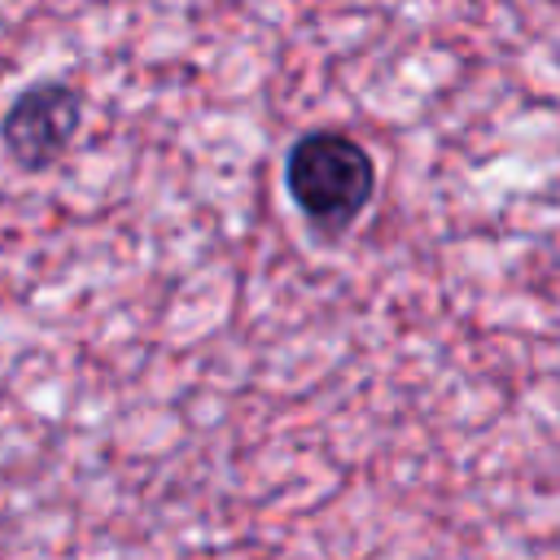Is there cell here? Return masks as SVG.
I'll list each match as a JSON object with an SVG mask.
<instances>
[{
  "label": "cell",
  "instance_id": "cell-2",
  "mask_svg": "<svg viewBox=\"0 0 560 560\" xmlns=\"http://www.w3.org/2000/svg\"><path fill=\"white\" fill-rule=\"evenodd\" d=\"M79 114L83 101L70 83H35L26 92L13 96V105L0 118V140L4 153L22 166V171H48L66 158L74 131H79Z\"/></svg>",
  "mask_w": 560,
  "mask_h": 560
},
{
  "label": "cell",
  "instance_id": "cell-1",
  "mask_svg": "<svg viewBox=\"0 0 560 560\" xmlns=\"http://www.w3.org/2000/svg\"><path fill=\"white\" fill-rule=\"evenodd\" d=\"M284 188L302 219L324 236L337 241L354 228L376 192V162L372 153L346 131H306L293 140L284 158Z\"/></svg>",
  "mask_w": 560,
  "mask_h": 560
}]
</instances>
